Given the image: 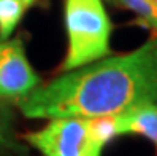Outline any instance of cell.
<instances>
[{"mask_svg": "<svg viewBox=\"0 0 157 156\" xmlns=\"http://www.w3.org/2000/svg\"><path fill=\"white\" fill-rule=\"evenodd\" d=\"M157 105V35L130 53L106 56L40 85L16 105L27 118H94Z\"/></svg>", "mask_w": 157, "mask_h": 156, "instance_id": "cell-1", "label": "cell"}, {"mask_svg": "<svg viewBox=\"0 0 157 156\" xmlns=\"http://www.w3.org/2000/svg\"><path fill=\"white\" fill-rule=\"evenodd\" d=\"M68 48L60 70L70 72L109 54L111 21L101 0H65Z\"/></svg>", "mask_w": 157, "mask_h": 156, "instance_id": "cell-2", "label": "cell"}, {"mask_svg": "<svg viewBox=\"0 0 157 156\" xmlns=\"http://www.w3.org/2000/svg\"><path fill=\"white\" fill-rule=\"evenodd\" d=\"M43 156H101L105 142L95 134L90 118H52L41 129L24 135Z\"/></svg>", "mask_w": 157, "mask_h": 156, "instance_id": "cell-3", "label": "cell"}, {"mask_svg": "<svg viewBox=\"0 0 157 156\" xmlns=\"http://www.w3.org/2000/svg\"><path fill=\"white\" fill-rule=\"evenodd\" d=\"M41 85L27 59L21 37L0 42V99L17 102Z\"/></svg>", "mask_w": 157, "mask_h": 156, "instance_id": "cell-4", "label": "cell"}, {"mask_svg": "<svg viewBox=\"0 0 157 156\" xmlns=\"http://www.w3.org/2000/svg\"><path fill=\"white\" fill-rule=\"evenodd\" d=\"M119 132L136 134L151 140L157 146V105H140L117 115Z\"/></svg>", "mask_w": 157, "mask_h": 156, "instance_id": "cell-5", "label": "cell"}, {"mask_svg": "<svg viewBox=\"0 0 157 156\" xmlns=\"http://www.w3.org/2000/svg\"><path fill=\"white\" fill-rule=\"evenodd\" d=\"M14 116L8 102L0 99V151L24 153V146L17 143L13 129Z\"/></svg>", "mask_w": 157, "mask_h": 156, "instance_id": "cell-6", "label": "cell"}, {"mask_svg": "<svg viewBox=\"0 0 157 156\" xmlns=\"http://www.w3.org/2000/svg\"><path fill=\"white\" fill-rule=\"evenodd\" d=\"M21 0H0V42L8 40L25 11Z\"/></svg>", "mask_w": 157, "mask_h": 156, "instance_id": "cell-7", "label": "cell"}, {"mask_svg": "<svg viewBox=\"0 0 157 156\" xmlns=\"http://www.w3.org/2000/svg\"><path fill=\"white\" fill-rule=\"evenodd\" d=\"M128 10H132L141 24L157 30V0H121Z\"/></svg>", "mask_w": 157, "mask_h": 156, "instance_id": "cell-8", "label": "cell"}, {"mask_svg": "<svg viewBox=\"0 0 157 156\" xmlns=\"http://www.w3.org/2000/svg\"><path fill=\"white\" fill-rule=\"evenodd\" d=\"M21 2H22V3H24V5L27 6V8H29V6H30L32 3H35V0H21Z\"/></svg>", "mask_w": 157, "mask_h": 156, "instance_id": "cell-9", "label": "cell"}]
</instances>
